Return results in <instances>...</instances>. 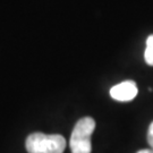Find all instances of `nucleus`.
<instances>
[{
	"instance_id": "obj_4",
	"label": "nucleus",
	"mask_w": 153,
	"mask_h": 153,
	"mask_svg": "<svg viewBox=\"0 0 153 153\" xmlns=\"http://www.w3.org/2000/svg\"><path fill=\"white\" fill-rule=\"evenodd\" d=\"M144 59L146 64L150 66H153V34L150 35L146 40V48L144 52Z\"/></svg>"
},
{
	"instance_id": "obj_3",
	"label": "nucleus",
	"mask_w": 153,
	"mask_h": 153,
	"mask_svg": "<svg viewBox=\"0 0 153 153\" xmlns=\"http://www.w3.org/2000/svg\"><path fill=\"white\" fill-rule=\"evenodd\" d=\"M137 85L133 81H125L110 88V97L120 102L131 101L137 95Z\"/></svg>"
},
{
	"instance_id": "obj_6",
	"label": "nucleus",
	"mask_w": 153,
	"mask_h": 153,
	"mask_svg": "<svg viewBox=\"0 0 153 153\" xmlns=\"http://www.w3.org/2000/svg\"><path fill=\"white\" fill-rule=\"evenodd\" d=\"M137 153H153V149H145V150H141V151H138Z\"/></svg>"
},
{
	"instance_id": "obj_5",
	"label": "nucleus",
	"mask_w": 153,
	"mask_h": 153,
	"mask_svg": "<svg viewBox=\"0 0 153 153\" xmlns=\"http://www.w3.org/2000/svg\"><path fill=\"white\" fill-rule=\"evenodd\" d=\"M148 142L150 144V146L153 149V121L151 123V125L149 127V131H148Z\"/></svg>"
},
{
	"instance_id": "obj_2",
	"label": "nucleus",
	"mask_w": 153,
	"mask_h": 153,
	"mask_svg": "<svg viewBox=\"0 0 153 153\" xmlns=\"http://www.w3.org/2000/svg\"><path fill=\"white\" fill-rule=\"evenodd\" d=\"M95 128V121L91 117L81 118L76 123L71 135V153H91L92 152V143L91 136Z\"/></svg>"
},
{
	"instance_id": "obj_1",
	"label": "nucleus",
	"mask_w": 153,
	"mask_h": 153,
	"mask_svg": "<svg viewBox=\"0 0 153 153\" xmlns=\"http://www.w3.org/2000/svg\"><path fill=\"white\" fill-rule=\"evenodd\" d=\"M28 153H62L66 149V140L59 134L33 133L25 142Z\"/></svg>"
}]
</instances>
